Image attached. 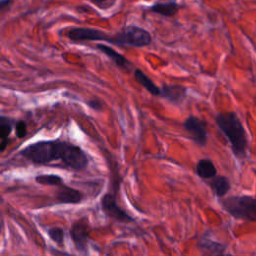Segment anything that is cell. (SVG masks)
Listing matches in <instances>:
<instances>
[{
  "label": "cell",
  "mask_w": 256,
  "mask_h": 256,
  "mask_svg": "<svg viewBox=\"0 0 256 256\" xmlns=\"http://www.w3.org/2000/svg\"><path fill=\"white\" fill-rule=\"evenodd\" d=\"M19 155L33 164L44 165L55 160L74 171H80L88 165V156L79 146L65 140H43L27 145L19 151Z\"/></svg>",
  "instance_id": "cell-1"
},
{
  "label": "cell",
  "mask_w": 256,
  "mask_h": 256,
  "mask_svg": "<svg viewBox=\"0 0 256 256\" xmlns=\"http://www.w3.org/2000/svg\"><path fill=\"white\" fill-rule=\"evenodd\" d=\"M215 121L219 129L228 139L234 156L238 159L246 157L248 146L247 134L241 120L235 112H220L216 115Z\"/></svg>",
  "instance_id": "cell-2"
},
{
  "label": "cell",
  "mask_w": 256,
  "mask_h": 256,
  "mask_svg": "<svg viewBox=\"0 0 256 256\" xmlns=\"http://www.w3.org/2000/svg\"><path fill=\"white\" fill-rule=\"evenodd\" d=\"M221 207L239 220L256 222V198L247 195L229 196L220 201Z\"/></svg>",
  "instance_id": "cell-3"
},
{
  "label": "cell",
  "mask_w": 256,
  "mask_h": 256,
  "mask_svg": "<svg viewBox=\"0 0 256 256\" xmlns=\"http://www.w3.org/2000/svg\"><path fill=\"white\" fill-rule=\"evenodd\" d=\"M151 34L144 28L136 25H128L111 36V44L117 46H128L141 48L150 45Z\"/></svg>",
  "instance_id": "cell-4"
},
{
  "label": "cell",
  "mask_w": 256,
  "mask_h": 256,
  "mask_svg": "<svg viewBox=\"0 0 256 256\" xmlns=\"http://www.w3.org/2000/svg\"><path fill=\"white\" fill-rule=\"evenodd\" d=\"M101 209L103 213L110 219L120 223H131L135 219L123 210L116 202L115 195L112 193H106L102 196L100 201Z\"/></svg>",
  "instance_id": "cell-5"
},
{
  "label": "cell",
  "mask_w": 256,
  "mask_h": 256,
  "mask_svg": "<svg viewBox=\"0 0 256 256\" xmlns=\"http://www.w3.org/2000/svg\"><path fill=\"white\" fill-rule=\"evenodd\" d=\"M90 235V223L87 217L76 220L70 228V237L74 247L80 253H87Z\"/></svg>",
  "instance_id": "cell-6"
},
{
  "label": "cell",
  "mask_w": 256,
  "mask_h": 256,
  "mask_svg": "<svg viewBox=\"0 0 256 256\" xmlns=\"http://www.w3.org/2000/svg\"><path fill=\"white\" fill-rule=\"evenodd\" d=\"M184 130L188 133L190 138L199 146L204 147L207 143L208 139V133H207V123L194 116L190 115L188 116L183 124H182Z\"/></svg>",
  "instance_id": "cell-7"
},
{
  "label": "cell",
  "mask_w": 256,
  "mask_h": 256,
  "mask_svg": "<svg viewBox=\"0 0 256 256\" xmlns=\"http://www.w3.org/2000/svg\"><path fill=\"white\" fill-rule=\"evenodd\" d=\"M67 37L74 41H104L110 43L111 36L106 32L90 27H74L67 32Z\"/></svg>",
  "instance_id": "cell-8"
},
{
  "label": "cell",
  "mask_w": 256,
  "mask_h": 256,
  "mask_svg": "<svg viewBox=\"0 0 256 256\" xmlns=\"http://www.w3.org/2000/svg\"><path fill=\"white\" fill-rule=\"evenodd\" d=\"M84 199V194L64 183L57 187L55 194V202L57 204H79Z\"/></svg>",
  "instance_id": "cell-9"
},
{
  "label": "cell",
  "mask_w": 256,
  "mask_h": 256,
  "mask_svg": "<svg viewBox=\"0 0 256 256\" xmlns=\"http://www.w3.org/2000/svg\"><path fill=\"white\" fill-rule=\"evenodd\" d=\"M187 88L182 85L162 84L160 87L159 97L167 100L172 104H180L186 97Z\"/></svg>",
  "instance_id": "cell-10"
},
{
  "label": "cell",
  "mask_w": 256,
  "mask_h": 256,
  "mask_svg": "<svg viewBox=\"0 0 256 256\" xmlns=\"http://www.w3.org/2000/svg\"><path fill=\"white\" fill-rule=\"evenodd\" d=\"M96 49L99 50L100 52H102L103 54H105L119 69H122L125 71H130V69L132 68V63L127 58H125L122 54H120L115 49H113L112 47H110L106 44L98 43L96 45Z\"/></svg>",
  "instance_id": "cell-11"
},
{
  "label": "cell",
  "mask_w": 256,
  "mask_h": 256,
  "mask_svg": "<svg viewBox=\"0 0 256 256\" xmlns=\"http://www.w3.org/2000/svg\"><path fill=\"white\" fill-rule=\"evenodd\" d=\"M197 246L204 254L219 255V254H223L226 250V245L218 241L212 240L208 236V234H204L200 237V239L198 240Z\"/></svg>",
  "instance_id": "cell-12"
},
{
  "label": "cell",
  "mask_w": 256,
  "mask_h": 256,
  "mask_svg": "<svg viewBox=\"0 0 256 256\" xmlns=\"http://www.w3.org/2000/svg\"><path fill=\"white\" fill-rule=\"evenodd\" d=\"M209 185L215 196L218 198L224 197L231 189V184L229 179L223 175H215L211 178Z\"/></svg>",
  "instance_id": "cell-13"
},
{
  "label": "cell",
  "mask_w": 256,
  "mask_h": 256,
  "mask_svg": "<svg viewBox=\"0 0 256 256\" xmlns=\"http://www.w3.org/2000/svg\"><path fill=\"white\" fill-rule=\"evenodd\" d=\"M15 122L13 119L1 115L0 116V151L4 152L6 147L8 146L9 141V135L12 132L13 126L15 125Z\"/></svg>",
  "instance_id": "cell-14"
},
{
  "label": "cell",
  "mask_w": 256,
  "mask_h": 256,
  "mask_svg": "<svg viewBox=\"0 0 256 256\" xmlns=\"http://www.w3.org/2000/svg\"><path fill=\"white\" fill-rule=\"evenodd\" d=\"M133 76L135 81L139 83L143 88H145L151 95H154V96L160 95V88L141 69L135 68L133 71Z\"/></svg>",
  "instance_id": "cell-15"
},
{
  "label": "cell",
  "mask_w": 256,
  "mask_h": 256,
  "mask_svg": "<svg viewBox=\"0 0 256 256\" xmlns=\"http://www.w3.org/2000/svg\"><path fill=\"white\" fill-rule=\"evenodd\" d=\"M195 172L202 179H211L215 175H217V169L213 161L208 158H202L198 160Z\"/></svg>",
  "instance_id": "cell-16"
},
{
  "label": "cell",
  "mask_w": 256,
  "mask_h": 256,
  "mask_svg": "<svg viewBox=\"0 0 256 256\" xmlns=\"http://www.w3.org/2000/svg\"><path fill=\"white\" fill-rule=\"evenodd\" d=\"M178 9H179V6L175 2H168V3L157 2L150 8V10L152 12L160 14L162 16H167V17L175 15L177 13Z\"/></svg>",
  "instance_id": "cell-17"
},
{
  "label": "cell",
  "mask_w": 256,
  "mask_h": 256,
  "mask_svg": "<svg viewBox=\"0 0 256 256\" xmlns=\"http://www.w3.org/2000/svg\"><path fill=\"white\" fill-rule=\"evenodd\" d=\"M35 182L41 185H48V186H55L58 187L63 184V178L56 174H40L35 176Z\"/></svg>",
  "instance_id": "cell-18"
},
{
  "label": "cell",
  "mask_w": 256,
  "mask_h": 256,
  "mask_svg": "<svg viewBox=\"0 0 256 256\" xmlns=\"http://www.w3.org/2000/svg\"><path fill=\"white\" fill-rule=\"evenodd\" d=\"M47 234L49 238L56 243L58 246H63L64 244V230L61 227L54 226L50 227L47 230Z\"/></svg>",
  "instance_id": "cell-19"
},
{
  "label": "cell",
  "mask_w": 256,
  "mask_h": 256,
  "mask_svg": "<svg viewBox=\"0 0 256 256\" xmlns=\"http://www.w3.org/2000/svg\"><path fill=\"white\" fill-rule=\"evenodd\" d=\"M14 129H15V134L17 136V138H24L27 135V124L25 121L23 120H19L15 122L14 125Z\"/></svg>",
  "instance_id": "cell-20"
},
{
  "label": "cell",
  "mask_w": 256,
  "mask_h": 256,
  "mask_svg": "<svg viewBox=\"0 0 256 256\" xmlns=\"http://www.w3.org/2000/svg\"><path fill=\"white\" fill-rule=\"evenodd\" d=\"M86 104L89 108H91L94 111H101L103 109V102L97 97L89 99L88 101H86Z\"/></svg>",
  "instance_id": "cell-21"
},
{
  "label": "cell",
  "mask_w": 256,
  "mask_h": 256,
  "mask_svg": "<svg viewBox=\"0 0 256 256\" xmlns=\"http://www.w3.org/2000/svg\"><path fill=\"white\" fill-rule=\"evenodd\" d=\"M94 4H96L97 6H99L100 8H106L108 7L106 4L110 1V0H91Z\"/></svg>",
  "instance_id": "cell-22"
},
{
  "label": "cell",
  "mask_w": 256,
  "mask_h": 256,
  "mask_svg": "<svg viewBox=\"0 0 256 256\" xmlns=\"http://www.w3.org/2000/svg\"><path fill=\"white\" fill-rule=\"evenodd\" d=\"M11 2H12V0H1V1H0V8H1V11H3L5 7H7L8 5H10Z\"/></svg>",
  "instance_id": "cell-23"
}]
</instances>
